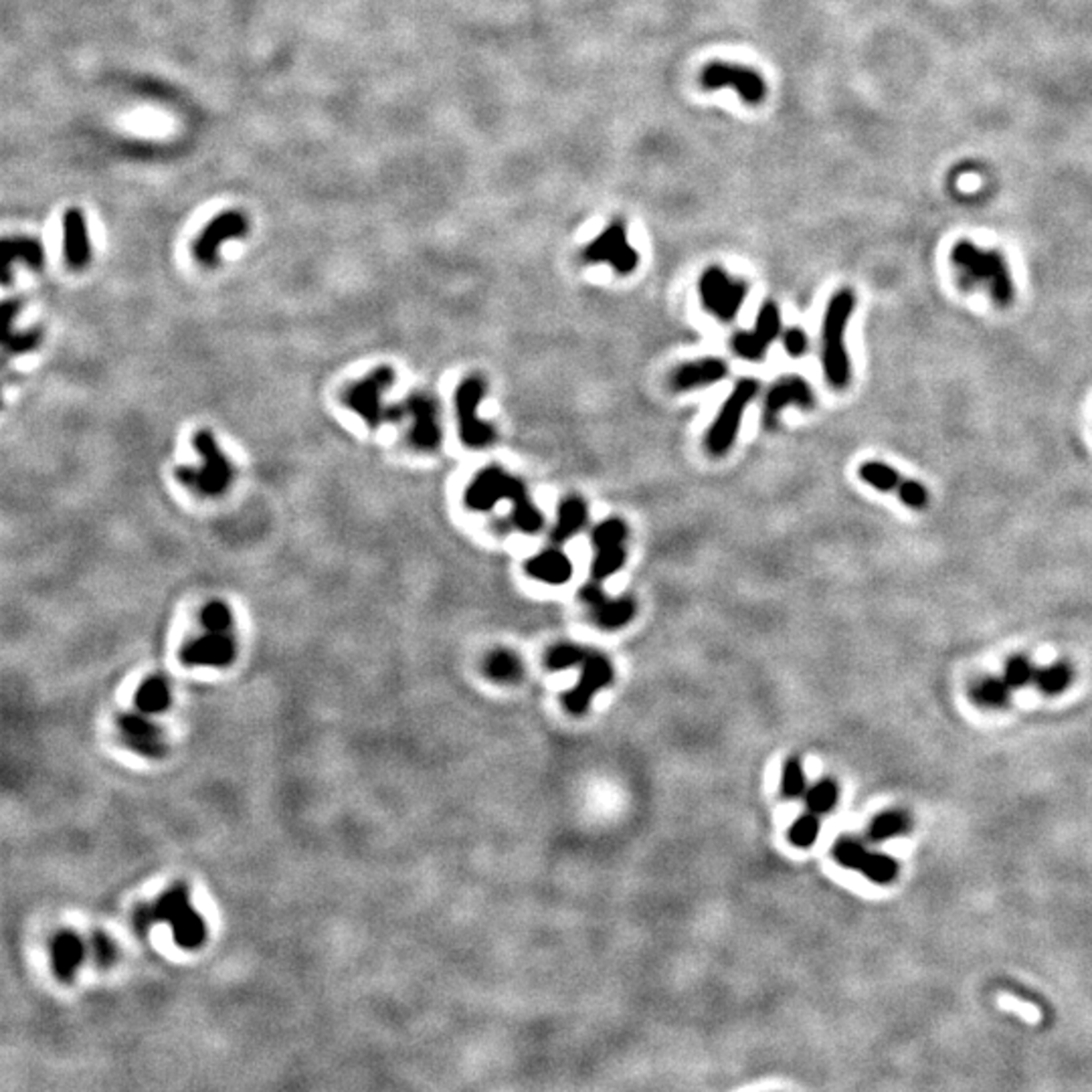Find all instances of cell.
Listing matches in <instances>:
<instances>
[{
  "label": "cell",
  "instance_id": "d590c367",
  "mask_svg": "<svg viewBox=\"0 0 1092 1092\" xmlns=\"http://www.w3.org/2000/svg\"><path fill=\"white\" fill-rule=\"evenodd\" d=\"M589 652H591V649L581 647V646L558 644V646L549 649V654H546V658H544V663H546V668H550V670L574 668V666H581L582 660L587 658Z\"/></svg>",
  "mask_w": 1092,
  "mask_h": 1092
},
{
  "label": "cell",
  "instance_id": "f35d334b",
  "mask_svg": "<svg viewBox=\"0 0 1092 1092\" xmlns=\"http://www.w3.org/2000/svg\"><path fill=\"white\" fill-rule=\"evenodd\" d=\"M819 836V819L815 814L799 815V819L789 828V842L797 847H811L817 842Z\"/></svg>",
  "mask_w": 1092,
  "mask_h": 1092
},
{
  "label": "cell",
  "instance_id": "60d3db41",
  "mask_svg": "<svg viewBox=\"0 0 1092 1092\" xmlns=\"http://www.w3.org/2000/svg\"><path fill=\"white\" fill-rule=\"evenodd\" d=\"M783 795L789 797V799H793V797H799L803 791H806V775H803V767L801 763L797 761V759H789L783 767Z\"/></svg>",
  "mask_w": 1092,
  "mask_h": 1092
},
{
  "label": "cell",
  "instance_id": "9a60e30c",
  "mask_svg": "<svg viewBox=\"0 0 1092 1092\" xmlns=\"http://www.w3.org/2000/svg\"><path fill=\"white\" fill-rule=\"evenodd\" d=\"M579 599L589 607V615H591L593 623L605 631L622 630V627H625L636 617L638 611V605L631 597L609 599V597L603 593L601 581L595 579L581 589Z\"/></svg>",
  "mask_w": 1092,
  "mask_h": 1092
},
{
  "label": "cell",
  "instance_id": "484cf974",
  "mask_svg": "<svg viewBox=\"0 0 1092 1092\" xmlns=\"http://www.w3.org/2000/svg\"><path fill=\"white\" fill-rule=\"evenodd\" d=\"M85 947L79 941L77 935L61 933L53 939L51 944V957H53V968L61 979H71L76 976L77 968L84 961Z\"/></svg>",
  "mask_w": 1092,
  "mask_h": 1092
},
{
  "label": "cell",
  "instance_id": "f546056e",
  "mask_svg": "<svg viewBox=\"0 0 1092 1092\" xmlns=\"http://www.w3.org/2000/svg\"><path fill=\"white\" fill-rule=\"evenodd\" d=\"M136 704L142 714L165 712L166 708L171 706V688H168L166 680H162L158 676L149 678V680L140 686Z\"/></svg>",
  "mask_w": 1092,
  "mask_h": 1092
},
{
  "label": "cell",
  "instance_id": "e575fe53",
  "mask_svg": "<svg viewBox=\"0 0 1092 1092\" xmlns=\"http://www.w3.org/2000/svg\"><path fill=\"white\" fill-rule=\"evenodd\" d=\"M838 799H839V787L833 779L817 781V783L806 793L807 811H811V814H815V815L830 814V811L838 806Z\"/></svg>",
  "mask_w": 1092,
  "mask_h": 1092
},
{
  "label": "cell",
  "instance_id": "ffe728a7",
  "mask_svg": "<svg viewBox=\"0 0 1092 1092\" xmlns=\"http://www.w3.org/2000/svg\"><path fill=\"white\" fill-rule=\"evenodd\" d=\"M727 374L728 365L722 358H700L678 366L670 376V387L676 393H686V390L717 385L727 379Z\"/></svg>",
  "mask_w": 1092,
  "mask_h": 1092
},
{
  "label": "cell",
  "instance_id": "e0dca14e",
  "mask_svg": "<svg viewBox=\"0 0 1092 1092\" xmlns=\"http://www.w3.org/2000/svg\"><path fill=\"white\" fill-rule=\"evenodd\" d=\"M781 334V312L775 301H765L759 308L755 328L749 332H739L733 338V349L741 358L757 363L763 360L769 346L777 341Z\"/></svg>",
  "mask_w": 1092,
  "mask_h": 1092
},
{
  "label": "cell",
  "instance_id": "f1b7e54d",
  "mask_svg": "<svg viewBox=\"0 0 1092 1092\" xmlns=\"http://www.w3.org/2000/svg\"><path fill=\"white\" fill-rule=\"evenodd\" d=\"M1072 678H1074L1072 666L1066 662H1058L1046 668H1036L1034 684L1032 686H1036V688L1046 696H1058L1062 695V692L1068 690V686L1072 684Z\"/></svg>",
  "mask_w": 1092,
  "mask_h": 1092
},
{
  "label": "cell",
  "instance_id": "83f0119b",
  "mask_svg": "<svg viewBox=\"0 0 1092 1092\" xmlns=\"http://www.w3.org/2000/svg\"><path fill=\"white\" fill-rule=\"evenodd\" d=\"M65 260L76 269L90 261V243L79 215H69L65 221Z\"/></svg>",
  "mask_w": 1092,
  "mask_h": 1092
},
{
  "label": "cell",
  "instance_id": "7a4b0ae2",
  "mask_svg": "<svg viewBox=\"0 0 1092 1092\" xmlns=\"http://www.w3.org/2000/svg\"><path fill=\"white\" fill-rule=\"evenodd\" d=\"M951 263L957 269L959 287L965 292L984 287L990 292L993 304L1009 308L1014 304L1016 287L1008 261L998 249H981L971 241H959L951 249Z\"/></svg>",
  "mask_w": 1092,
  "mask_h": 1092
},
{
  "label": "cell",
  "instance_id": "ac0fdd59",
  "mask_svg": "<svg viewBox=\"0 0 1092 1092\" xmlns=\"http://www.w3.org/2000/svg\"><path fill=\"white\" fill-rule=\"evenodd\" d=\"M814 409L815 395L809 382L799 374H789L773 382L763 405V425L767 430H775L779 423V415L785 407Z\"/></svg>",
  "mask_w": 1092,
  "mask_h": 1092
},
{
  "label": "cell",
  "instance_id": "8d00e7d4",
  "mask_svg": "<svg viewBox=\"0 0 1092 1092\" xmlns=\"http://www.w3.org/2000/svg\"><path fill=\"white\" fill-rule=\"evenodd\" d=\"M201 623L205 631H219L231 633L233 630V614L231 607L223 601H209L201 611Z\"/></svg>",
  "mask_w": 1092,
  "mask_h": 1092
},
{
  "label": "cell",
  "instance_id": "b9f144b4",
  "mask_svg": "<svg viewBox=\"0 0 1092 1092\" xmlns=\"http://www.w3.org/2000/svg\"><path fill=\"white\" fill-rule=\"evenodd\" d=\"M783 346H785V350H787L789 357L799 358V357H803V354L809 350L807 334H806V332H803V328H797V326L795 328H789V330H785V334H783Z\"/></svg>",
  "mask_w": 1092,
  "mask_h": 1092
},
{
  "label": "cell",
  "instance_id": "5b68a950",
  "mask_svg": "<svg viewBox=\"0 0 1092 1092\" xmlns=\"http://www.w3.org/2000/svg\"><path fill=\"white\" fill-rule=\"evenodd\" d=\"M140 928H146L154 920H166L173 927L174 941L182 949H197L201 947L206 935L205 922L198 917V912L193 911L189 903V895L182 887H176L171 892L158 900L154 909H146L140 912Z\"/></svg>",
  "mask_w": 1092,
  "mask_h": 1092
},
{
  "label": "cell",
  "instance_id": "d6986e66",
  "mask_svg": "<svg viewBox=\"0 0 1092 1092\" xmlns=\"http://www.w3.org/2000/svg\"><path fill=\"white\" fill-rule=\"evenodd\" d=\"M237 658V644L231 633L205 631L201 638L189 641L182 647L181 660L187 666L227 668Z\"/></svg>",
  "mask_w": 1092,
  "mask_h": 1092
},
{
  "label": "cell",
  "instance_id": "8992f818",
  "mask_svg": "<svg viewBox=\"0 0 1092 1092\" xmlns=\"http://www.w3.org/2000/svg\"><path fill=\"white\" fill-rule=\"evenodd\" d=\"M411 417L409 444L423 454H433L441 447L444 430H441V409L438 398L430 393H411L398 407H389L387 422Z\"/></svg>",
  "mask_w": 1092,
  "mask_h": 1092
},
{
  "label": "cell",
  "instance_id": "d4e9b609",
  "mask_svg": "<svg viewBox=\"0 0 1092 1092\" xmlns=\"http://www.w3.org/2000/svg\"><path fill=\"white\" fill-rule=\"evenodd\" d=\"M243 231H245V223H243L239 217H221L206 229L203 237L198 239L195 245L197 260L203 263H213L217 257V249L221 243L235 237V235H241Z\"/></svg>",
  "mask_w": 1092,
  "mask_h": 1092
},
{
  "label": "cell",
  "instance_id": "ba28073f",
  "mask_svg": "<svg viewBox=\"0 0 1092 1092\" xmlns=\"http://www.w3.org/2000/svg\"><path fill=\"white\" fill-rule=\"evenodd\" d=\"M759 389H761L759 381L751 379V376L736 382L733 393H730L727 401L722 403L717 419H714V423L711 425V430H708L706 433L708 454L714 457H722V455H727L730 449H733L736 435H739V430H741L744 411H747L749 405L755 401V397L759 395Z\"/></svg>",
  "mask_w": 1092,
  "mask_h": 1092
},
{
  "label": "cell",
  "instance_id": "603a6c76",
  "mask_svg": "<svg viewBox=\"0 0 1092 1092\" xmlns=\"http://www.w3.org/2000/svg\"><path fill=\"white\" fill-rule=\"evenodd\" d=\"M19 301L6 300L3 304V332H0V342H3L4 352L9 354H28L36 350L43 342V332L39 328L19 332L14 330V318H17Z\"/></svg>",
  "mask_w": 1092,
  "mask_h": 1092
},
{
  "label": "cell",
  "instance_id": "44dd1931",
  "mask_svg": "<svg viewBox=\"0 0 1092 1092\" xmlns=\"http://www.w3.org/2000/svg\"><path fill=\"white\" fill-rule=\"evenodd\" d=\"M120 730L125 744L138 755L158 759L166 752V741L160 728L150 722L149 714L140 717V714H125L120 719Z\"/></svg>",
  "mask_w": 1092,
  "mask_h": 1092
},
{
  "label": "cell",
  "instance_id": "7402d4cb",
  "mask_svg": "<svg viewBox=\"0 0 1092 1092\" xmlns=\"http://www.w3.org/2000/svg\"><path fill=\"white\" fill-rule=\"evenodd\" d=\"M526 573L546 585H565L573 577V563L565 552L549 549L526 560Z\"/></svg>",
  "mask_w": 1092,
  "mask_h": 1092
},
{
  "label": "cell",
  "instance_id": "7bdbcfd3",
  "mask_svg": "<svg viewBox=\"0 0 1092 1092\" xmlns=\"http://www.w3.org/2000/svg\"><path fill=\"white\" fill-rule=\"evenodd\" d=\"M93 955H95V961L101 963V965H109V963L114 961L116 949H114V944L108 941V936H103V935L95 936V939H93Z\"/></svg>",
  "mask_w": 1092,
  "mask_h": 1092
},
{
  "label": "cell",
  "instance_id": "3957f363",
  "mask_svg": "<svg viewBox=\"0 0 1092 1092\" xmlns=\"http://www.w3.org/2000/svg\"><path fill=\"white\" fill-rule=\"evenodd\" d=\"M855 308L852 290H839L831 296L822 324V366L825 381L842 390L852 381L850 354L846 349V328Z\"/></svg>",
  "mask_w": 1092,
  "mask_h": 1092
},
{
  "label": "cell",
  "instance_id": "ab89813d",
  "mask_svg": "<svg viewBox=\"0 0 1092 1092\" xmlns=\"http://www.w3.org/2000/svg\"><path fill=\"white\" fill-rule=\"evenodd\" d=\"M591 541L595 549L607 544H623L627 541V524L622 518L603 520L599 526H595Z\"/></svg>",
  "mask_w": 1092,
  "mask_h": 1092
},
{
  "label": "cell",
  "instance_id": "1f68e13d",
  "mask_svg": "<svg viewBox=\"0 0 1092 1092\" xmlns=\"http://www.w3.org/2000/svg\"><path fill=\"white\" fill-rule=\"evenodd\" d=\"M595 558L591 565V577L595 581H605L609 577H614L615 573H619L623 569L625 565V546L623 544H607V546H599V549H595Z\"/></svg>",
  "mask_w": 1092,
  "mask_h": 1092
},
{
  "label": "cell",
  "instance_id": "4316f807",
  "mask_svg": "<svg viewBox=\"0 0 1092 1092\" xmlns=\"http://www.w3.org/2000/svg\"><path fill=\"white\" fill-rule=\"evenodd\" d=\"M969 696L973 703L984 708H1006L1012 698V688L1001 678L985 676L969 686Z\"/></svg>",
  "mask_w": 1092,
  "mask_h": 1092
},
{
  "label": "cell",
  "instance_id": "74e56055",
  "mask_svg": "<svg viewBox=\"0 0 1092 1092\" xmlns=\"http://www.w3.org/2000/svg\"><path fill=\"white\" fill-rule=\"evenodd\" d=\"M1034 676H1036V666L1030 662V658H1025V655L1017 654L1006 662L1003 680L1009 684V688L1012 690L1034 684Z\"/></svg>",
  "mask_w": 1092,
  "mask_h": 1092
},
{
  "label": "cell",
  "instance_id": "8fae6325",
  "mask_svg": "<svg viewBox=\"0 0 1092 1092\" xmlns=\"http://www.w3.org/2000/svg\"><path fill=\"white\" fill-rule=\"evenodd\" d=\"M831 854L839 866L858 870L874 884H890L898 876V862L892 855L866 852V847L852 838H839L833 844Z\"/></svg>",
  "mask_w": 1092,
  "mask_h": 1092
},
{
  "label": "cell",
  "instance_id": "30bf717a",
  "mask_svg": "<svg viewBox=\"0 0 1092 1092\" xmlns=\"http://www.w3.org/2000/svg\"><path fill=\"white\" fill-rule=\"evenodd\" d=\"M698 290L704 308L712 316H717L720 322H733L739 316L749 293L747 284L730 277L719 265H712L703 273Z\"/></svg>",
  "mask_w": 1092,
  "mask_h": 1092
},
{
  "label": "cell",
  "instance_id": "d6a6232c",
  "mask_svg": "<svg viewBox=\"0 0 1092 1092\" xmlns=\"http://www.w3.org/2000/svg\"><path fill=\"white\" fill-rule=\"evenodd\" d=\"M484 671L486 676L496 682H516L522 674V663L508 649H496L486 660Z\"/></svg>",
  "mask_w": 1092,
  "mask_h": 1092
},
{
  "label": "cell",
  "instance_id": "6da1fadb",
  "mask_svg": "<svg viewBox=\"0 0 1092 1092\" xmlns=\"http://www.w3.org/2000/svg\"><path fill=\"white\" fill-rule=\"evenodd\" d=\"M500 500L512 502L514 526L524 534H536L544 526V516L533 504L526 486L498 466L479 471L463 494V502L471 512H488Z\"/></svg>",
  "mask_w": 1092,
  "mask_h": 1092
},
{
  "label": "cell",
  "instance_id": "836d02e7",
  "mask_svg": "<svg viewBox=\"0 0 1092 1092\" xmlns=\"http://www.w3.org/2000/svg\"><path fill=\"white\" fill-rule=\"evenodd\" d=\"M12 261H27L33 268H39L43 263V251L35 241L17 239L6 241L3 249V269H4V284L9 282V271Z\"/></svg>",
  "mask_w": 1092,
  "mask_h": 1092
},
{
  "label": "cell",
  "instance_id": "9c48e42d",
  "mask_svg": "<svg viewBox=\"0 0 1092 1092\" xmlns=\"http://www.w3.org/2000/svg\"><path fill=\"white\" fill-rule=\"evenodd\" d=\"M395 379L397 374L393 366H376L365 379H360L344 390L342 401L346 407L352 413H357L371 430H376L382 422H387L389 409L382 407V393L395 385Z\"/></svg>",
  "mask_w": 1092,
  "mask_h": 1092
},
{
  "label": "cell",
  "instance_id": "cb8c5ba5",
  "mask_svg": "<svg viewBox=\"0 0 1092 1092\" xmlns=\"http://www.w3.org/2000/svg\"><path fill=\"white\" fill-rule=\"evenodd\" d=\"M587 520H589L587 502L579 496L565 498L563 502H560L555 528H552V533H550L552 542L565 544L569 538L577 534L579 530L585 528Z\"/></svg>",
  "mask_w": 1092,
  "mask_h": 1092
},
{
  "label": "cell",
  "instance_id": "2e32d148",
  "mask_svg": "<svg viewBox=\"0 0 1092 1092\" xmlns=\"http://www.w3.org/2000/svg\"><path fill=\"white\" fill-rule=\"evenodd\" d=\"M614 682V666L603 654L589 652L581 663V678L569 695L563 696V704L571 714H585L593 696L605 686Z\"/></svg>",
  "mask_w": 1092,
  "mask_h": 1092
},
{
  "label": "cell",
  "instance_id": "5bb4252c",
  "mask_svg": "<svg viewBox=\"0 0 1092 1092\" xmlns=\"http://www.w3.org/2000/svg\"><path fill=\"white\" fill-rule=\"evenodd\" d=\"M700 84L706 90H719V87H735L743 101L757 106L767 95V84L763 76H759L755 69L743 68V65L733 63H711L706 65Z\"/></svg>",
  "mask_w": 1092,
  "mask_h": 1092
},
{
  "label": "cell",
  "instance_id": "277c9868",
  "mask_svg": "<svg viewBox=\"0 0 1092 1092\" xmlns=\"http://www.w3.org/2000/svg\"><path fill=\"white\" fill-rule=\"evenodd\" d=\"M193 446L197 454L201 455L203 468H176L174 476L182 486L189 490L197 492L198 496L205 498H219L231 488L235 470L231 462L227 460L225 454L221 452L215 435L209 430H198L193 438Z\"/></svg>",
  "mask_w": 1092,
  "mask_h": 1092
},
{
  "label": "cell",
  "instance_id": "4dcf8cb0",
  "mask_svg": "<svg viewBox=\"0 0 1092 1092\" xmlns=\"http://www.w3.org/2000/svg\"><path fill=\"white\" fill-rule=\"evenodd\" d=\"M909 828L911 819L904 811H882V814H878L872 822H870L868 838L872 839V842H887L890 838L903 836L904 831H909Z\"/></svg>",
  "mask_w": 1092,
  "mask_h": 1092
},
{
  "label": "cell",
  "instance_id": "52a82bcc",
  "mask_svg": "<svg viewBox=\"0 0 1092 1092\" xmlns=\"http://www.w3.org/2000/svg\"><path fill=\"white\" fill-rule=\"evenodd\" d=\"M486 381L482 376L471 374L460 382L455 389V413L460 425L462 444L470 449H486L496 444V427L478 417V407L486 397Z\"/></svg>",
  "mask_w": 1092,
  "mask_h": 1092
},
{
  "label": "cell",
  "instance_id": "7c38bea8",
  "mask_svg": "<svg viewBox=\"0 0 1092 1092\" xmlns=\"http://www.w3.org/2000/svg\"><path fill=\"white\" fill-rule=\"evenodd\" d=\"M582 260L587 263H609L619 276H630L638 268L639 255L627 241L625 227L614 223L582 249Z\"/></svg>",
  "mask_w": 1092,
  "mask_h": 1092
},
{
  "label": "cell",
  "instance_id": "4fadbf2b",
  "mask_svg": "<svg viewBox=\"0 0 1092 1092\" xmlns=\"http://www.w3.org/2000/svg\"><path fill=\"white\" fill-rule=\"evenodd\" d=\"M858 474L862 482H866L876 490L888 494L895 492V496H898V500L903 502L904 506L912 508V510H925L928 506V500H931L925 484L917 482V479L903 478L895 468H890L882 462L862 463Z\"/></svg>",
  "mask_w": 1092,
  "mask_h": 1092
}]
</instances>
